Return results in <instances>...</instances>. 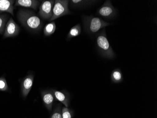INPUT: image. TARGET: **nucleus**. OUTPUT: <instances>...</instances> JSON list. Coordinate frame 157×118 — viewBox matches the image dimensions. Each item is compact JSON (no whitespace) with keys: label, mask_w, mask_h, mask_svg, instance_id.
Here are the masks:
<instances>
[{"label":"nucleus","mask_w":157,"mask_h":118,"mask_svg":"<svg viewBox=\"0 0 157 118\" xmlns=\"http://www.w3.org/2000/svg\"><path fill=\"white\" fill-rule=\"evenodd\" d=\"M33 80L34 76L33 74H29L21 81V94L24 98H26L30 92L33 85Z\"/></svg>","instance_id":"nucleus-8"},{"label":"nucleus","mask_w":157,"mask_h":118,"mask_svg":"<svg viewBox=\"0 0 157 118\" xmlns=\"http://www.w3.org/2000/svg\"><path fill=\"white\" fill-rule=\"evenodd\" d=\"M55 1H44L39 7L38 14L40 16L46 20L50 21L52 16V10Z\"/></svg>","instance_id":"nucleus-5"},{"label":"nucleus","mask_w":157,"mask_h":118,"mask_svg":"<svg viewBox=\"0 0 157 118\" xmlns=\"http://www.w3.org/2000/svg\"><path fill=\"white\" fill-rule=\"evenodd\" d=\"M122 74L120 70L117 69L114 70L112 73V79L113 81L115 82H119L122 80Z\"/></svg>","instance_id":"nucleus-17"},{"label":"nucleus","mask_w":157,"mask_h":118,"mask_svg":"<svg viewBox=\"0 0 157 118\" xmlns=\"http://www.w3.org/2000/svg\"><path fill=\"white\" fill-rule=\"evenodd\" d=\"M9 89V88L5 77H0V91H8Z\"/></svg>","instance_id":"nucleus-18"},{"label":"nucleus","mask_w":157,"mask_h":118,"mask_svg":"<svg viewBox=\"0 0 157 118\" xmlns=\"http://www.w3.org/2000/svg\"><path fill=\"white\" fill-rule=\"evenodd\" d=\"M52 91L54 95L55 99L62 103L65 105V107H68L70 101L68 96L61 91L56 90H52Z\"/></svg>","instance_id":"nucleus-13"},{"label":"nucleus","mask_w":157,"mask_h":118,"mask_svg":"<svg viewBox=\"0 0 157 118\" xmlns=\"http://www.w3.org/2000/svg\"><path fill=\"white\" fill-rule=\"evenodd\" d=\"M82 22L85 31L90 35L96 34L102 28L112 24L104 21L101 18L93 16H83Z\"/></svg>","instance_id":"nucleus-2"},{"label":"nucleus","mask_w":157,"mask_h":118,"mask_svg":"<svg viewBox=\"0 0 157 118\" xmlns=\"http://www.w3.org/2000/svg\"><path fill=\"white\" fill-rule=\"evenodd\" d=\"M69 1L67 0L55 1L52 10V16L49 21L52 22L63 16L72 14L69 9Z\"/></svg>","instance_id":"nucleus-4"},{"label":"nucleus","mask_w":157,"mask_h":118,"mask_svg":"<svg viewBox=\"0 0 157 118\" xmlns=\"http://www.w3.org/2000/svg\"><path fill=\"white\" fill-rule=\"evenodd\" d=\"M72 111L68 107H63L62 110V116L63 118H72Z\"/></svg>","instance_id":"nucleus-19"},{"label":"nucleus","mask_w":157,"mask_h":118,"mask_svg":"<svg viewBox=\"0 0 157 118\" xmlns=\"http://www.w3.org/2000/svg\"><path fill=\"white\" fill-rule=\"evenodd\" d=\"M14 0H0V14L3 12L10 13L14 16Z\"/></svg>","instance_id":"nucleus-10"},{"label":"nucleus","mask_w":157,"mask_h":118,"mask_svg":"<svg viewBox=\"0 0 157 118\" xmlns=\"http://www.w3.org/2000/svg\"><path fill=\"white\" fill-rule=\"evenodd\" d=\"M40 5V2L36 0H16L15 1L16 6L30 8L36 10Z\"/></svg>","instance_id":"nucleus-11"},{"label":"nucleus","mask_w":157,"mask_h":118,"mask_svg":"<svg viewBox=\"0 0 157 118\" xmlns=\"http://www.w3.org/2000/svg\"><path fill=\"white\" fill-rule=\"evenodd\" d=\"M97 47L100 54L104 57L109 59H113L115 57V54L107 38L105 28L96 34Z\"/></svg>","instance_id":"nucleus-3"},{"label":"nucleus","mask_w":157,"mask_h":118,"mask_svg":"<svg viewBox=\"0 0 157 118\" xmlns=\"http://www.w3.org/2000/svg\"><path fill=\"white\" fill-rule=\"evenodd\" d=\"M81 31H82V28H81V25L80 24H78L76 25L75 26L71 28L67 36V39L69 40L76 36H78L81 34Z\"/></svg>","instance_id":"nucleus-14"},{"label":"nucleus","mask_w":157,"mask_h":118,"mask_svg":"<svg viewBox=\"0 0 157 118\" xmlns=\"http://www.w3.org/2000/svg\"><path fill=\"white\" fill-rule=\"evenodd\" d=\"M60 106L59 105V106L56 107L52 114L51 118H63Z\"/></svg>","instance_id":"nucleus-20"},{"label":"nucleus","mask_w":157,"mask_h":118,"mask_svg":"<svg viewBox=\"0 0 157 118\" xmlns=\"http://www.w3.org/2000/svg\"><path fill=\"white\" fill-rule=\"evenodd\" d=\"M17 18L22 25L30 31L37 32L42 28V21L33 11L21 9L17 12Z\"/></svg>","instance_id":"nucleus-1"},{"label":"nucleus","mask_w":157,"mask_h":118,"mask_svg":"<svg viewBox=\"0 0 157 118\" xmlns=\"http://www.w3.org/2000/svg\"><path fill=\"white\" fill-rule=\"evenodd\" d=\"M9 15L8 14L0 15V35H3L5 31L6 23L9 20Z\"/></svg>","instance_id":"nucleus-16"},{"label":"nucleus","mask_w":157,"mask_h":118,"mask_svg":"<svg viewBox=\"0 0 157 118\" xmlns=\"http://www.w3.org/2000/svg\"><path fill=\"white\" fill-rule=\"evenodd\" d=\"M98 1H85V0H72L70 1L71 7L76 8H84Z\"/></svg>","instance_id":"nucleus-12"},{"label":"nucleus","mask_w":157,"mask_h":118,"mask_svg":"<svg viewBox=\"0 0 157 118\" xmlns=\"http://www.w3.org/2000/svg\"><path fill=\"white\" fill-rule=\"evenodd\" d=\"M41 96L45 106L49 111H51L55 99L52 90H43L41 92Z\"/></svg>","instance_id":"nucleus-9"},{"label":"nucleus","mask_w":157,"mask_h":118,"mask_svg":"<svg viewBox=\"0 0 157 118\" xmlns=\"http://www.w3.org/2000/svg\"><path fill=\"white\" fill-rule=\"evenodd\" d=\"M20 27L14 21L13 18L10 17L6 23L5 31L3 34V39L15 37L19 34Z\"/></svg>","instance_id":"nucleus-7"},{"label":"nucleus","mask_w":157,"mask_h":118,"mask_svg":"<svg viewBox=\"0 0 157 118\" xmlns=\"http://www.w3.org/2000/svg\"><path fill=\"white\" fill-rule=\"evenodd\" d=\"M116 9L112 5L110 1H106L97 11V14L104 18L110 19L117 15Z\"/></svg>","instance_id":"nucleus-6"},{"label":"nucleus","mask_w":157,"mask_h":118,"mask_svg":"<svg viewBox=\"0 0 157 118\" xmlns=\"http://www.w3.org/2000/svg\"><path fill=\"white\" fill-rule=\"evenodd\" d=\"M56 25L54 21H52L47 24L44 29V35L45 36H48L52 35L55 31Z\"/></svg>","instance_id":"nucleus-15"}]
</instances>
